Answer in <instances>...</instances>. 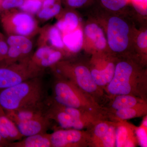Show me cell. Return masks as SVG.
Masks as SVG:
<instances>
[{
    "label": "cell",
    "instance_id": "cell-1",
    "mask_svg": "<svg viewBox=\"0 0 147 147\" xmlns=\"http://www.w3.org/2000/svg\"><path fill=\"white\" fill-rule=\"evenodd\" d=\"M57 77L52 86L51 100L63 106L86 111L102 119L110 120L107 108L69 80L59 75Z\"/></svg>",
    "mask_w": 147,
    "mask_h": 147
},
{
    "label": "cell",
    "instance_id": "cell-2",
    "mask_svg": "<svg viewBox=\"0 0 147 147\" xmlns=\"http://www.w3.org/2000/svg\"><path fill=\"white\" fill-rule=\"evenodd\" d=\"M109 99L115 96L129 94L147 100V80L146 74L126 61L116 64L113 79L105 89Z\"/></svg>",
    "mask_w": 147,
    "mask_h": 147
},
{
    "label": "cell",
    "instance_id": "cell-3",
    "mask_svg": "<svg viewBox=\"0 0 147 147\" xmlns=\"http://www.w3.org/2000/svg\"><path fill=\"white\" fill-rule=\"evenodd\" d=\"M43 83L38 76L0 91V106L5 112L44 103Z\"/></svg>",
    "mask_w": 147,
    "mask_h": 147
},
{
    "label": "cell",
    "instance_id": "cell-4",
    "mask_svg": "<svg viewBox=\"0 0 147 147\" xmlns=\"http://www.w3.org/2000/svg\"><path fill=\"white\" fill-rule=\"evenodd\" d=\"M57 64V75L72 82L100 105L104 107L105 102L110 100L104 90L95 83L90 69L86 66L82 65L74 66L64 63Z\"/></svg>",
    "mask_w": 147,
    "mask_h": 147
},
{
    "label": "cell",
    "instance_id": "cell-5",
    "mask_svg": "<svg viewBox=\"0 0 147 147\" xmlns=\"http://www.w3.org/2000/svg\"><path fill=\"white\" fill-rule=\"evenodd\" d=\"M27 58L19 63L0 66V91L39 76L40 72L33 68Z\"/></svg>",
    "mask_w": 147,
    "mask_h": 147
},
{
    "label": "cell",
    "instance_id": "cell-6",
    "mask_svg": "<svg viewBox=\"0 0 147 147\" xmlns=\"http://www.w3.org/2000/svg\"><path fill=\"white\" fill-rule=\"evenodd\" d=\"M3 27L7 33L28 36L34 33L36 28V24L31 15L26 12H19L13 14L6 11L2 16Z\"/></svg>",
    "mask_w": 147,
    "mask_h": 147
},
{
    "label": "cell",
    "instance_id": "cell-7",
    "mask_svg": "<svg viewBox=\"0 0 147 147\" xmlns=\"http://www.w3.org/2000/svg\"><path fill=\"white\" fill-rule=\"evenodd\" d=\"M50 135L52 147H87L90 145V134L88 130L63 129Z\"/></svg>",
    "mask_w": 147,
    "mask_h": 147
},
{
    "label": "cell",
    "instance_id": "cell-8",
    "mask_svg": "<svg viewBox=\"0 0 147 147\" xmlns=\"http://www.w3.org/2000/svg\"><path fill=\"white\" fill-rule=\"evenodd\" d=\"M129 28L126 22L117 17H113L108 22V40L110 49L117 53L124 51L129 42Z\"/></svg>",
    "mask_w": 147,
    "mask_h": 147
},
{
    "label": "cell",
    "instance_id": "cell-9",
    "mask_svg": "<svg viewBox=\"0 0 147 147\" xmlns=\"http://www.w3.org/2000/svg\"><path fill=\"white\" fill-rule=\"evenodd\" d=\"M49 107L45 109V117L50 120H53L59 124L63 129H74L78 130H84L86 129L82 123L74 118L73 117L61 110L50 101Z\"/></svg>",
    "mask_w": 147,
    "mask_h": 147
},
{
    "label": "cell",
    "instance_id": "cell-10",
    "mask_svg": "<svg viewBox=\"0 0 147 147\" xmlns=\"http://www.w3.org/2000/svg\"><path fill=\"white\" fill-rule=\"evenodd\" d=\"M137 126L127 120L116 121V147H135L138 146L136 136Z\"/></svg>",
    "mask_w": 147,
    "mask_h": 147
},
{
    "label": "cell",
    "instance_id": "cell-11",
    "mask_svg": "<svg viewBox=\"0 0 147 147\" xmlns=\"http://www.w3.org/2000/svg\"><path fill=\"white\" fill-rule=\"evenodd\" d=\"M50 120L45 115L30 120L14 123L20 134L23 137L46 133L50 125Z\"/></svg>",
    "mask_w": 147,
    "mask_h": 147
},
{
    "label": "cell",
    "instance_id": "cell-12",
    "mask_svg": "<svg viewBox=\"0 0 147 147\" xmlns=\"http://www.w3.org/2000/svg\"><path fill=\"white\" fill-rule=\"evenodd\" d=\"M44 103L5 112L7 115L13 123L30 120L45 115Z\"/></svg>",
    "mask_w": 147,
    "mask_h": 147
},
{
    "label": "cell",
    "instance_id": "cell-13",
    "mask_svg": "<svg viewBox=\"0 0 147 147\" xmlns=\"http://www.w3.org/2000/svg\"><path fill=\"white\" fill-rule=\"evenodd\" d=\"M110 120L117 121L144 117L147 115V101L133 107L109 112Z\"/></svg>",
    "mask_w": 147,
    "mask_h": 147
},
{
    "label": "cell",
    "instance_id": "cell-14",
    "mask_svg": "<svg viewBox=\"0 0 147 147\" xmlns=\"http://www.w3.org/2000/svg\"><path fill=\"white\" fill-rule=\"evenodd\" d=\"M116 65L113 62L109 61L102 67L96 66L90 70L95 83L104 91L114 76Z\"/></svg>",
    "mask_w": 147,
    "mask_h": 147
},
{
    "label": "cell",
    "instance_id": "cell-15",
    "mask_svg": "<svg viewBox=\"0 0 147 147\" xmlns=\"http://www.w3.org/2000/svg\"><path fill=\"white\" fill-rule=\"evenodd\" d=\"M0 134L9 143L22 139L16 125L7 115L0 106Z\"/></svg>",
    "mask_w": 147,
    "mask_h": 147
},
{
    "label": "cell",
    "instance_id": "cell-16",
    "mask_svg": "<svg viewBox=\"0 0 147 147\" xmlns=\"http://www.w3.org/2000/svg\"><path fill=\"white\" fill-rule=\"evenodd\" d=\"M9 147H52L50 134L41 133L26 137L16 142H11Z\"/></svg>",
    "mask_w": 147,
    "mask_h": 147
},
{
    "label": "cell",
    "instance_id": "cell-17",
    "mask_svg": "<svg viewBox=\"0 0 147 147\" xmlns=\"http://www.w3.org/2000/svg\"><path fill=\"white\" fill-rule=\"evenodd\" d=\"M147 100L129 94H121L115 96L110 99L107 108L109 112L126 109L146 101Z\"/></svg>",
    "mask_w": 147,
    "mask_h": 147
},
{
    "label": "cell",
    "instance_id": "cell-18",
    "mask_svg": "<svg viewBox=\"0 0 147 147\" xmlns=\"http://www.w3.org/2000/svg\"><path fill=\"white\" fill-rule=\"evenodd\" d=\"M9 46H14L21 51L23 57L30 53L32 49L33 44L26 36L20 35H9L6 39Z\"/></svg>",
    "mask_w": 147,
    "mask_h": 147
},
{
    "label": "cell",
    "instance_id": "cell-19",
    "mask_svg": "<svg viewBox=\"0 0 147 147\" xmlns=\"http://www.w3.org/2000/svg\"><path fill=\"white\" fill-rule=\"evenodd\" d=\"M63 40L64 45L69 50L74 53H77L82 49L83 46V32L82 30H77L68 32L64 36Z\"/></svg>",
    "mask_w": 147,
    "mask_h": 147
},
{
    "label": "cell",
    "instance_id": "cell-20",
    "mask_svg": "<svg viewBox=\"0 0 147 147\" xmlns=\"http://www.w3.org/2000/svg\"><path fill=\"white\" fill-rule=\"evenodd\" d=\"M85 33L94 42L98 49L102 50L106 45V40L102 29L94 24H89L85 28Z\"/></svg>",
    "mask_w": 147,
    "mask_h": 147
},
{
    "label": "cell",
    "instance_id": "cell-21",
    "mask_svg": "<svg viewBox=\"0 0 147 147\" xmlns=\"http://www.w3.org/2000/svg\"><path fill=\"white\" fill-rule=\"evenodd\" d=\"M114 121L110 120H101L95 124L88 131H89L91 136L90 147L97 142L107 132Z\"/></svg>",
    "mask_w": 147,
    "mask_h": 147
},
{
    "label": "cell",
    "instance_id": "cell-22",
    "mask_svg": "<svg viewBox=\"0 0 147 147\" xmlns=\"http://www.w3.org/2000/svg\"><path fill=\"white\" fill-rule=\"evenodd\" d=\"M116 127V121H114L105 134L94 143L92 147H115Z\"/></svg>",
    "mask_w": 147,
    "mask_h": 147
},
{
    "label": "cell",
    "instance_id": "cell-23",
    "mask_svg": "<svg viewBox=\"0 0 147 147\" xmlns=\"http://www.w3.org/2000/svg\"><path fill=\"white\" fill-rule=\"evenodd\" d=\"M78 17L73 12H68L65 14L63 20H61L57 23V27L60 31L70 32L74 31L78 26Z\"/></svg>",
    "mask_w": 147,
    "mask_h": 147
},
{
    "label": "cell",
    "instance_id": "cell-24",
    "mask_svg": "<svg viewBox=\"0 0 147 147\" xmlns=\"http://www.w3.org/2000/svg\"><path fill=\"white\" fill-rule=\"evenodd\" d=\"M62 57V54L59 51H53L46 57L41 60L38 63L36 68L38 71H41L43 68L53 66L59 62Z\"/></svg>",
    "mask_w": 147,
    "mask_h": 147
},
{
    "label": "cell",
    "instance_id": "cell-25",
    "mask_svg": "<svg viewBox=\"0 0 147 147\" xmlns=\"http://www.w3.org/2000/svg\"><path fill=\"white\" fill-rule=\"evenodd\" d=\"M42 6V0H24L19 7L24 12L31 14L38 13Z\"/></svg>",
    "mask_w": 147,
    "mask_h": 147
},
{
    "label": "cell",
    "instance_id": "cell-26",
    "mask_svg": "<svg viewBox=\"0 0 147 147\" xmlns=\"http://www.w3.org/2000/svg\"><path fill=\"white\" fill-rule=\"evenodd\" d=\"M147 115L144 116L141 125L136 127V133L138 145L143 147H147Z\"/></svg>",
    "mask_w": 147,
    "mask_h": 147
},
{
    "label": "cell",
    "instance_id": "cell-27",
    "mask_svg": "<svg viewBox=\"0 0 147 147\" xmlns=\"http://www.w3.org/2000/svg\"><path fill=\"white\" fill-rule=\"evenodd\" d=\"M48 38L50 43L54 47L58 48L63 47L64 43L60 31L57 27L50 28L48 32Z\"/></svg>",
    "mask_w": 147,
    "mask_h": 147
},
{
    "label": "cell",
    "instance_id": "cell-28",
    "mask_svg": "<svg viewBox=\"0 0 147 147\" xmlns=\"http://www.w3.org/2000/svg\"><path fill=\"white\" fill-rule=\"evenodd\" d=\"M61 9L60 5L58 2L52 6L41 8L38 12V17L44 20L50 19L59 13Z\"/></svg>",
    "mask_w": 147,
    "mask_h": 147
},
{
    "label": "cell",
    "instance_id": "cell-29",
    "mask_svg": "<svg viewBox=\"0 0 147 147\" xmlns=\"http://www.w3.org/2000/svg\"><path fill=\"white\" fill-rule=\"evenodd\" d=\"M129 0H101L105 7L113 11H118L126 5Z\"/></svg>",
    "mask_w": 147,
    "mask_h": 147
},
{
    "label": "cell",
    "instance_id": "cell-30",
    "mask_svg": "<svg viewBox=\"0 0 147 147\" xmlns=\"http://www.w3.org/2000/svg\"><path fill=\"white\" fill-rule=\"evenodd\" d=\"M24 0H0V10L7 11L11 9L19 7Z\"/></svg>",
    "mask_w": 147,
    "mask_h": 147
},
{
    "label": "cell",
    "instance_id": "cell-31",
    "mask_svg": "<svg viewBox=\"0 0 147 147\" xmlns=\"http://www.w3.org/2000/svg\"><path fill=\"white\" fill-rule=\"evenodd\" d=\"M8 48L9 46L7 42L6 39L0 32V53L2 57L3 61L6 57Z\"/></svg>",
    "mask_w": 147,
    "mask_h": 147
},
{
    "label": "cell",
    "instance_id": "cell-32",
    "mask_svg": "<svg viewBox=\"0 0 147 147\" xmlns=\"http://www.w3.org/2000/svg\"><path fill=\"white\" fill-rule=\"evenodd\" d=\"M147 31L141 33L138 36L137 38V45L140 48L144 49L147 46Z\"/></svg>",
    "mask_w": 147,
    "mask_h": 147
},
{
    "label": "cell",
    "instance_id": "cell-33",
    "mask_svg": "<svg viewBox=\"0 0 147 147\" xmlns=\"http://www.w3.org/2000/svg\"><path fill=\"white\" fill-rule=\"evenodd\" d=\"M67 4L73 7H80L87 2L88 0H66Z\"/></svg>",
    "mask_w": 147,
    "mask_h": 147
},
{
    "label": "cell",
    "instance_id": "cell-34",
    "mask_svg": "<svg viewBox=\"0 0 147 147\" xmlns=\"http://www.w3.org/2000/svg\"><path fill=\"white\" fill-rule=\"evenodd\" d=\"M9 142L3 138L0 134V147H7Z\"/></svg>",
    "mask_w": 147,
    "mask_h": 147
},
{
    "label": "cell",
    "instance_id": "cell-35",
    "mask_svg": "<svg viewBox=\"0 0 147 147\" xmlns=\"http://www.w3.org/2000/svg\"><path fill=\"white\" fill-rule=\"evenodd\" d=\"M3 60L2 57L1 55V53H0V63L2 62Z\"/></svg>",
    "mask_w": 147,
    "mask_h": 147
},
{
    "label": "cell",
    "instance_id": "cell-36",
    "mask_svg": "<svg viewBox=\"0 0 147 147\" xmlns=\"http://www.w3.org/2000/svg\"></svg>",
    "mask_w": 147,
    "mask_h": 147
}]
</instances>
